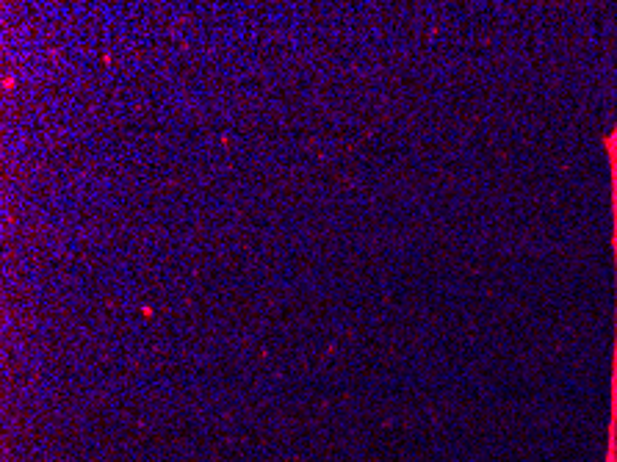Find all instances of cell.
<instances>
[{
	"label": "cell",
	"mask_w": 617,
	"mask_h": 462,
	"mask_svg": "<svg viewBox=\"0 0 617 462\" xmlns=\"http://www.w3.org/2000/svg\"><path fill=\"white\" fill-rule=\"evenodd\" d=\"M603 150L609 155V172H612V249H615V282H617V122L615 130L603 136ZM617 299V288H615ZM615 426H617V313H615V368H612V437H609V457L606 462H615Z\"/></svg>",
	"instance_id": "1"
}]
</instances>
